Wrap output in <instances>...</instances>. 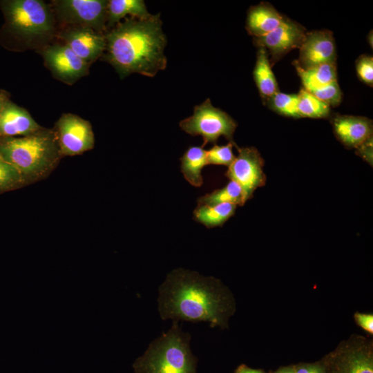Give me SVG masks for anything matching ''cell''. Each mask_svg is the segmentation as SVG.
Here are the masks:
<instances>
[{
    "label": "cell",
    "mask_w": 373,
    "mask_h": 373,
    "mask_svg": "<svg viewBox=\"0 0 373 373\" xmlns=\"http://www.w3.org/2000/svg\"><path fill=\"white\" fill-rule=\"evenodd\" d=\"M298 96V110L300 117L325 118L329 115L330 106L306 90L301 89Z\"/></svg>",
    "instance_id": "23"
},
{
    "label": "cell",
    "mask_w": 373,
    "mask_h": 373,
    "mask_svg": "<svg viewBox=\"0 0 373 373\" xmlns=\"http://www.w3.org/2000/svg\"><path fill=\"white\" fill-rule=\"evenodd\" d=\"M356 319L358 324L369 332H373V316L370 314H356Z\"/></svg>",
    "instance_id": "31"
},
{
    "label": "cell",
    "mask_w": 373,
    "mask_h": 373,
    "mask_svg": "<svg viewBox=\"0 0 373 373\" xmlns=\"http://www.w3.org/2000/svg\"><path fill=\"white\" fill-rule=\"evenodd\" d=\"M299 50V58L295 64L302 68L336 62L335 42L329 30L307 32Z\"/></svg>",
    "instance_id": "12"
},
{
    "label": "cell",
    "mask_w": 373,
    "mask_h": 373,
    "mask_svg": "<svg viewBox=\"0 0 373 373\" xmlns=\"http://www.w3.org/2000/svg\"><path fill=\"white\" fill-rule=\"evenodd\" d=\"M61 155H80L94 147L95 137L90 123L71 113L63 114L56 124Z\"/></svg>",
    "instance_id": "9"
},
{
    "label": "cell",
    "mask_w": 373,
    "mask_h": 373,
    "mask_svg": "<svg viewBox=\"0 0 373 373\" xmlns=\"http://www.w3.org/2000/svg\"><path fill=\"white\" fill-rule=\"evenodd\" d=\"M236 146L234 142H229L225 145L214 144L210 149L207 151V164L229 166L236 157L233 152V148Z\"/></svg>",
    "instance_id": "27"
},
{
    "label": "cell",
    "mask_w": 373,
    "mask_h": 373,
    "mask_svg": "<svg viewBox=\"0 0 373 373\" xmlns=\"http://www.w3.org/2000/svg\"><path fill=\"white\" fill-rule=\"evenodd\" d=\"M41 127L29 113L8 99L0 113V136L15 137L33 133Z\"/></svg>",
    "instance_id": "15"
},
{
    "label": "cell",
    "mask_w": 373,
    "mask_h": 373,
    "mask_svg": "<svg viewBox=\"0 0 373 373\" xmlns=\"http://www.w3.org/2000/svg\"><path fill=\"white\" fill-rule=\"evenodd\" d=\"M61 155L57 133L39 130L19 137L0 141V156L15 166L25 180H35L47 175Z\"/></svg>",
    "instance_id": "3"
},
{
    "label": "cell",
    "mask_w": 373,
    "mask_h": 373,
    "mask_svg": "<svg viewBox=\"0 0 373 373\" xmlns=\"http://www.w3.org/2000/svg\"><path fill=\"white\" fill-rule=\"evenodd\" d=\"M305 35L302 26L285 18L277 28L264 36L254 38V41L258 48L266 50L271 57L270 64H274L293 49L299 48Z\"/></svg>",
    "instance_id": "10"
},
{
    "label": "cell",
    "mask_w": 373,
    "mask_h": 373,
    "mask_svg": "<svg viewBox=\"0 0 373 373\" xmlns=\"http://www.w3.org/2000/svg\"><path fill=\"white\" fill-rule=\"evenodd\" d=\"M181 172L185 180L195 187H200L203 184L202 169L208 165L207 151L198 146H191L187 149L180 157Z\"/></svg>",
    "instance_id": "18"
},
{
    "label": "cell",
    "mask_w": 373,
    "mask_h": 373,
    "mask_svg": "<svg viewBox=\"0 0 373 373\" xmlns=\"http://www.w3.org/2000/svg\"><path fill=\"white\" fill-rule=\"evenodd\" d=\"M160 318L173 321L207 322L224 326L232 309L227 291L218 280L178 268L169 272L158 288Z\"/></svg>",
    "instance_id": "1"
},
{
    "label": "cell",
    "mask_w": 373,
    "mask_h": 373,
    "mask_svg": "<svg viewBox=\"0 0 373 373\" xmlns=\"http://www.w3.org/2000/svg\"><path fill=\"white\" fill-rule=\"evenodd\" d=\"M303 88L307 91L318 88L337 81L336 62L326 63L307 68L295 64Z\"/></svg>",
    "instance_id": "19"
},
{
    "label": "cell",
    "mask_w": 373,
    "mask_h": 373,
    "mask_svg": "<svg viewBox=\"0 0 373 373\" xmlns=\"http://www.w3.org/2000/svg\"><path fill=\"white\" fill-rule=\"evenodd\" d=\"M197 202L198 205H211L220 203H231L237 206L245 204L242 189L233 180H230L224 187L200 197Z\"/></svg>",
    "instance_id": "22"
},
{
    "label": "cell",
    "mask_w": 373,
    "mask_h": 373,
    "mask_svg": "<svg viewBox=\"0 0 373 373\" xmlns=\"http://www.w3.org/2000/svg\"><path fill=\"white\" fill-rule=\"evenodd\" d=\"M130 15L131 17L145 19L151 15L147 11L142 0H110L107 7V26L113 27L115 23Z\"/></svg>",
    "instance_id": "21"
},
{
    "label": "cell",
    "mask_w": 373,
    "mask_h": 373,
    "mask_svg": "<svg viewBox=\"0 0 373 373\" xmlns=\"http://www.w3.org/2000/svg\"><path fill=\"white\" fill-rule=\"evenodd\" d=\"M8 27L27 38L46 36L54 30L55 18L48 5L41 0H10L1 3Z\"/></svg>",
    "instance_id": "5"
},
{
    "label": "cell",
    "mask_w": 373,
    "mask_h": 373,
    "mask_svg": "<svg viewBox=\"0 0 373 373\" xmlns=\"http://www.w3.org/2000/svg\"><path fill=\"white\" fill-rule=\"evenodd\" d=\"M308 92L329 106L338 105L342 99V92L337 81Z\"/></svg>",
    "instance_id": "28"
},
{
    "label": "cell",
    "mask_w": 373,
    "mask_h": 373,
    "mask_svg": "<svg viewBox=\"0 0 373 373\" xmlns=\"http://www.w3.org/2000/svg\"><path fill=\"white\" fill-rule=\"evenodd\" d=\"M253 75L259 93L266 102L279 91L269 55L263 48H258Z\"/></svg>",
    "instance_id": "17"
},
{
    "label": "cell",
    "mask_w": 373,
    "mask_h": 373,
    "mask_svg": "<svg viewBox=\"0 0 373 373\" xmlns=\"http://www.w3.org/2000/svg\"><path fill=\"white\" fill-rule=\"evenodd\" d=\"M359 79L369 86L373 84V58L369 55L361 56L356 63Z\"/></svg>",
    "instance_id": "29"
},
{
    "label": "cell",
    "mask_w": 373,
    "mask_h": 373,
    "mask_svg": "<svg viewBox=\"0 0 373 373\" xmlns=\"http://www.w3.org/2000/svg\"><path fill=\"white\" fill-rule=\"evenodd\" d=\"M236 208L237 205L231 203L198 205L193 218L207 228L221 227L234 215Z\"/></svg>",
    "instance_id": "20"
},
{
    "label": "cell",
    "mask_w": 373,
    "mask_h": 373,
    "mask_svg": "<svg viewBox=\"0 0 373 373\" xmlns=\"http://www.w3.org/2000/svg\"><path fill=\"white\" fill-rule=\"evenodd\" d=\"M160 16L128 18L105 35V59L121 78L135 73L154 77L165 69L166 39Z\"/></svg>",
    "instance_id": "2"
},
{
    "label": "cell",
    "mask_w": 373,
    "mask_h": 373,
    "mask_svg": "<svg viewBox=\"0 0 373 373\" xmlns=\"http://www.w3.org/2000/svg\"><path fill=\"white\" fill-rule=\"evenodd\" d=\"M25 182L20 172L0 156V193L19 187Z\"/></svg>",
    "instance_id": "26"
},
{
    "label": "cell",
    "mask_w": 373,
    "mask_h": 373,
    "mask_svg": "<svg viewBox=\"0 0 373 373\" xmlns=\"http://www.w3.org/2000/svg\"><path fill=\"white\" fill-rule=\"evenodd\" d=\"M106 0L54 1V10L57 17L66 23L91 28L102 32L107 23Z\"/></svg>",
    "instance_id": "7"
},
{
    "label": "cell",
    "mask_w": 373,
    "mask_h": 373,
    "mask_svg": "<svg viewBox=\"0 0 373 373\" xmlns=\"http://www.w3.org/2000/svg\"><path fill=\"white\" fill-rule=\"evenodd\" d=\"M235 373H263L261 371L251 369L245 365H242L238 367Z\"/></svg>",
    "instance_id": "33"
},
{
    "label": "cell",
    "mask_w": 373,
    "mask_h": 373,
    "mask_svg": "<svg viewBox=\"0 0 373 373\" xmlns=\"http://www.w3.org/2000/svg\"><path fill=\"white\" fill-rule=\"evenodd\" d=\"M180 127L192 136L200 135L204 147L207 144H216L221 136L234 142L233 137L237 123L227 113L214 107L210 99H207L194 107L191 116L180 122Z\"/></svg>",
    "instance_id": "6"
},
{
    "label": "cell",
    "mask_w": 373,
    "mask_h": 373,
    "mask_svg": "<svg viewBox=\"0 0 373 373\" xmlns=\"http://www.w3.org/2000/svg\"><path fill=\"white\" fill-rule=\"evenodd\" d=\"M285 18L270 4L261 3L249 8L246 28L254 38L260 37L277 28Z\"/></svg>",
    "instance_id": "16"
},
{
    "label": "cell",
    "mask_w": 373,
    "mask_h": 373,
    "mask_svg": "<svg viewBox=\"0 0 373 373\" xmlns=\"http://www.w3.org/2000/svg\"><path fill=\"white\" fill-rule=\"evenodd\" d=\"M42 55L53 75L68 84H73L88 73L90 65L66 44L48 46Z\"/></svg>",
    "instance_id": "11"
},
{
    "label": "cell",
    "mask_w": 373,
    "mask_h": 373,
    "mask_svg": "<svg viewBox=\"0 0 373 373\" xmlns=\"http://www.w3.org/2000/svg\"><path fill=\"white\" fill-rule=\"evenodd\" d=\"M191 335L173 321L166 332L153 340L133 365L135 373H196L198 359L189 343Z\"/></svg>",
    "instance_id": "4"
},
{
    "label": "cell",
    "mask_w": 373,
    "mask_h": 373,
    "mask_svg": "<svg viewBox=\"0 0 373 373\" xmlns=\"http://www.w3.org/2000/svg\"><path fill=\"white\" fill-rule=\"evenodd\" d=\"M296 373H325L323 369L318 365H304L295 370Z\"/></svg>",
    "instance_id": "32"
},
{
    "label": "cell",
    "mask_w": 373,
    "mask_h": 373,
    "mask_svg": "<svg viewBox=\"0 0 373 373\" xmlns=\"http://www.w3.org/2000/svg\"><path fill=\"white\" fill-rule=\"evenodd\" d=\"M332 124L335 135L347 148L357 149L372 137V122L368 118L336 115Z\"/></svg>",
    "instance_id": "14"
},
{
    "label": "cell",
    "mask_w": 373,
    "mask_h": 373,
    "mask_svg": "<svg viewBox=\"0 0 373 373\" xmlns=\"http://www.w3.org/2000/svg\"><path fill=\"white\" fill-rule=\"evenodd\" d=\"M236 147L238 154L228 166L225 175L240 186L245 204L253 197L254 191L266 182L264 160L255 147Z\"/></svg>",
    "instance_id": "8"
},
{
    "label": "cell",
    "mask_w": 373,
    "mask_h": 373,
    "mask_svg": "<svg viewBox=\"0 0 373 373\" xmlns=\"http://www.w3.org/2000/svg\"><path fill=\"white\" fill-rule=\"evenodd\" d=\"M8 100L7 96L4 92L0 90V113L5 102Z\"/></svg>",
    "instance_id": "34"
},
{
    "label": "cell",
    "mask_w": 373,
    "mask_h": 373,
    "mask_svg": "<svg viewBox=\"0 0 373 373\" xmlns=\"http://www.w3.org/2000/svg\"><path fill=\"white\" fill-rule=\"evenodd\" d=\"M276 373H296L293 368H283L277 371Z\"/></svg>",
    "instance_id": "35"
},
{
    "label": "cell",
    "mask_w": 373,
    "mask_h": 373,
    "mask_svg": "<svg viewBox=\"0 0 373 373\" xmlns=\"http://www.w3.org/2000/svg\"><path fill=\"white\" fill-rule=\"evenodd\" d=\"M267 102L270 108L280 115L295 118L300 117L298 110L297 95L286 94L278 91Z\"/></svg>",
    "instance_id": "25"
},
{
    "label": "cell",
    "mask_w": 373,
    "mask_h": 373,
    "mask_svg": "<svg viewBox=\"0 0 373 373\" xmlns=\"http://www.w3.org/2000/svg\"><path fill=\"white\" fill-rule=\"evenodd\" d=\"M60 37L76 55L89 65L106 49L105 35L91 28H72L64 31Z\"/></svg>",
    "instance_id": "13"
},
{
    "label": "cell",
    "mask_w": 373,
    "mask_h": 373,
    "mask_svg": "<svg viewBox=\"0 0 373 373\" xmlns=\"http://www.w3.org/2000/svg\"><path fill=\"white\" fill-rule=\"evenodd\" d=\"M340 373H373L372 358L370 353L354 350L343 361Z\"/></svg>",
    "instance_id": "24"
},
{
    "label": "cell",
    "mask_w": 373,
    "mask_h": 373,
    "mask_svg": "<svg viewBox=\"0 0 373 373\" xmlns=\"http://www.w3.org/2000/svg\"><path fill=\"white\" fill-rule=\"evenodd\" d=\"M356 149L361 157L370 164H372V137L365 142Z\"/></svg>",
    "instance_id": "30"
}]
</instances>
